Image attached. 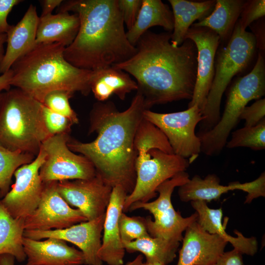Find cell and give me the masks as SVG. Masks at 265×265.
Returning <instances> with one entry per match:
<instances>
[{
	"mask_svg": "<svg viewBox=\"0 0 265 265\" xmlns=\"http://www.w3.org/2000/svg\"><path fill=\"white\" fill-rule=\"evenodd\" d=\"M171 32L146 31L127 61L112 65L132 76L147 109L157 105L192 99L197 79V50L186 39L171 43Z\"/></svg>",
	"mask_w": 265,
	"mask_h": 265,
	"instance_id": "6da1fadb",
	"label": "cell"
},
{
	"mask_svg": "<svg viewBox=\"0 0 265 265\" xmlns=\"http://www.w3.org/2000/svg\"><path fill=\"white\" fill-rule=\"evenodd\" d=\"M144 98L139 91L125 110L119 111L109 101L95 103L90 112L88 133H96L90 142L70 138L67 145L74 152L87 158L96 173L112 188L123 187L131 193L135 185L136 153L134 138L143 118Z\"/></svg>",
	"mask_w": 265,
	"mask_h": 265,
	"instance_id": "7a4b0ae2",
	"label": "cell"
},
{
	"mask_svg": "<svg viewBox=\"0 0 265 265\" xmlns=\"http://www.w3.org/2000/svg\"><path fill=\"white\" fill-rule=\"evenodd\" d=\"M56 11L79 17L78 34L64 52L74 66L95 71L125 62L135 53V46L127 39L117 0H63Z\"/></svg>",
	"mask_w": 265,
	"mask_h": 265,
	"instance_id": "3957f363",
	"label": "cell"
},
{
	"mask_svg": "<svg viewBox=\"0 0 265 265\" xmlns=\"http://www.w3.org/2000/svg\"><path fill=\"white\" fill-rule=\"evenodd\" d=\"M65 48L58 43L35 45L12 65L11 86L42 104L46 95L55 90L88 95L93 71L68 62L64 56Z\"/></svg>",
	"mask_w": 265,
	"mask_h": 265,
	"instance_id": "277c9868",
	"label": "cell"
},
{
	"mask_svg": "<svg viewBox=\"0 0 265 265\" xmlns=\"http://www.w3.org/2000/svg\"><path fill=\"white\" fill-rule=\"evenodd\" d=\"M134 147L136 180L132 191L125 200L124 212L135 202H147L155 198L159 185L186 171L190 164L187 159L174 153L164 133L144 118L137 129Z\"/></svg>",
	"mask_w": 265,
	"mask_h": 265,
	"instance_id": "5b68a950",
	"label": "cell"
},
{
	"mask_svg": "<svg viewBox=\"0 0 265 265\" xmlns=\"http://www.w3.org/2000/svg\"><path fill=\"white\" fill-rule=\"evenodd\" d=\"M42 105L19 88L4 91L0 105V146L36 157L42 143L52 136Z\"/></svg>",
	"mask_w": 265,
	"mask_h": 265,
	"instance_id": "8992f818",
	"label": "cell"
},
{
	"mask_svg": "<svg viewBox=\"0 0 265 265\" xmlns=\"http://www.w3.org/2000/svg\"><path fill=\"white\" fill-rule=\"evenodd\" d=\"M257 48L255 35L244 29L238 20L226 44L217 49L214 75L202 110L204 119L199 123L197 134L211 130L217 123L224 92L233 77L248 66Z\"/></svg>",
	"mask_w": 265,
	"mask_h": 265,
	"instance_id": "52a82bcc",
	"label": "cell"
},
{
	"mask_svg": "<svg viewBox=\"0 0 265 265\" xmlns=\"http://www.w3.org/2000/svg\"><path fill=\"white\" fill-rule=\"evenodd\" d=\"M189 179L187 172H180L158 186L156 192L159 196L155 200L135 202L130 207L129 212L143 209L153 215L154 220L149 216L145 218L147 229L151 237L180 242L183 239V233L196 221V212L188 217H184L175 211L171 202V196L175 188L184 185Z\"/></svg>",
	"mask_w": 265,
	"mask_h": 265,
	"instance_id": "ba28073f",
	"label": "cell"
},
{
	"mask_svg": "<svg viewBox=\"0 0 265 265\" xmlns=\"http://www.w3.org/2000/svg\"><path fill=\"white\" fill-rule=\"evenodd\" d=\"M143 117L164 133L175 155L187 159L190 164L196 159L201 153V141L195 130L204 119L197 105L184 111L168 113L146 109Z\"/></svg>",
	"mask_w": 265,
	"mask_h": 265,
	"instance_id": "9c48e42d",
	"label": "cell"
},
{
	"mask_svg": "<svg viewBox=\"0 0 265 265\" xmlns=\"http://www.w3.org/2000/svg\"><path fill=\"white\" fill-rule=\"evenodd\" d=\"M69 134L50 136L42 144L46 153L39 175L43 183L88 179L96 175L92 163L85 156L77 155L67 145Z\"/></svg>",
	"mask_w": 265,
	"mask_h": 265,
	"instance_id": "30bf717a",
	"label": "cell"
},
{
	"mask_svg": "<svg viewBox=\"0 0 265 265\" xmlns=\"http://www.w3.org/2000/svg\"><path fill=\"white\" fill-rule=\"evenodd\" d=\"M46 153L41 147L39 152L30 163L18 168L14 175L15 182L8 192L0 199L7 212L14 218L25 219L36 209L40 201L44 183L40 169Z\"/></svg>",
	"mask_w": 265,
	"mask_h": 265,
	"instance_id": "8fae6325",
	"label": "cell"
},
{
	"mask_svg": "<svg viewBox=\"0 0 265 265\" xmlns=\"http://www.w3.org/2000/svg\"><path fill=\"white\" fill-rule=\"evenodd\" d=\"M57 185L56 181L44 183L37 207L25 219V230L63 229L87 221L79 209L71 208L61 196Z\"/></svg>",
	"mask_w": 265,
	"mask_h": 265,
	"instance_id": "7c38bea8",
	"label": "cell"
},
{
	"mask_svg": "<svg viewBox=\"0 0 265 265\" xmlns=\"http://www.w3.org/2000/svg\"><path fill=\"white\" fill-rule=\"evenodd\" d=\"M57 187L65 201L78 208L87 221L106 213L113 188L97 173L88 179L57 182Z\"/></svg>",
	"mask_w": 265,
	"mask_h": 265,
	"instance_id": "4fadbf2b",
	"label": "cell"
},
{
	"mask_svg": "<svg viewBox=\"0 0 265 265\" xmlns=\"http://www.w3.org/2000/svg\"><path fill=\"white\" fill-rule=\"evenodd\" d=\"M105 217L106 213L95 219L63 229L25 230L23 236L35 240L53 238L70 242L78 246L83 253L85 265H103L98 252L102 243V232Z\"/></svg>",
	"mask_w": 265,
	"mask_h": 265,
	"instance_id": "5bb4252c",
	"label": "cell"
},
{
	"mask_svg": "<svg viewBox=\"0 0 265 265\" xmlns=\"http://www.w3.org/2000/svg\"><path fill=\"white\" fill-rule=\"evenodd\" d=\"M185 39L192 40L197 50V79L188 108L197 105L202 111L214 75L215 56L220 38L209 28L191 26Z\"/></svg>",
	"mask_w": 265,
	"mask_h": 265,
	"instance_id": "9a60e30c",
	"label": "cell"
},
{
	"mask_svg": "<svg viewBox=\"0 0 265 265\" xmlns=\"http://www.w3.org/2000/svg\"><path fill=\"white\" fill-rule=\"evenodd\" d=\"M241 190L247 193L244 203L265 195V180L260 176L256 180L245 183L232 182L227 186L220 184V179L215 174H209L202 179L194 175L184 185L179 186L178 194L182 201H202L206 203L219 199L221 196L230 190Z\"/></svg>",
	"mask_w": 265,
	"mask_h": 265,
	"instance_id": "2e32d148",
	"label": "cell"
},
{
	"mask_svg": "<svg viewBox=\"0 0 265 265\" xmlns=\"http://www.w3.org/2000/svg\"><path fill=\"white\" fill-rule=\"evenodd\" d=\"M185 231L177 265H210L225 252L228 242L205 231L196 221Z\"/></svg>",
	"mask_w": 265,
	"mask_h": 265,
	"instance_id": "e0dca14e",
	"label": "cell"
},
{
	"mask_svg": "<svg viewBox=\"0 0 265 265\" xmlns=\"http://www.w3.org/2000/svg\"><path fill=\"white\" fill-rule=\"evenodd\" d=\"M128 194L120 186L113 187L110 201L106 212L104 234L98 256L108 265H123L125 249L122 242L119 219L123 212Z\"/></svg>",
	"mask_w": 265,
	"mask_h": 265,
	"instance_id": "ac0fdd59",
	"label": "cell"
},
{
	"mask_svg": "<svg viewBox=\"0 0 265 265\" xmlns=\"http://www.w3.org/2000/svg\"><path fill=\"white\" fill-rule=\"evenodd\" d=\"M22 243L27 258L25 265L85 264L83 253L61 239L49 238L40 241L23 237Z\"/></svg>",
	"mask_w": 265,
	"mask_h": 265,
	"instance_id": "d6986e66",
	"label": "cell"
},
{
	"mask_svg": "<svg viewBox=\"0 0 265 265\" xmlns=\"http://www.w3.org/2000/svg\"><path fill=\"white\" fill-rule=\"evenodd\" d=\"M39 20L36 6L30 4L22 19L16 25L11 26L6 33L7 47L0 66V74L10 70L17 59L35 46Z\"/></svg>",
	"mask_w": 265,
	"mask_h": 265,
	"instance_id": "ffe728a7",
	"label": "cell"
},
{
	"mask_svg": "<svg viewBox=\"0 0 265 265\" xmlns=\"http://www.w3.org/2000/svg\"><path fill=\"white\" fill-rule=\"evenodd\" d=\"M191 205L197 213L196 221L205 231L219 236L242 255L254 256L257 253L258 242L255 238H246L237 230L234 231L236 237L226 233L225 226L222 223L221 208L211 209L206 202L202 201H191Z\"/></svg>",
	"mask_w": 265,
	"mask_h": 265,
	"instance_id": "44dd1931",
	"label": "cell"
},
{
	"mask_svg": "<svg viewBox=\"0 0 265 265\" xmlns=\"http://www.w3.org/2000/svg\"><path fill=\"white\" fill-rule=\"evenodd\" d=\"M80 26L79 17L74 13L64 11L39 17L35 44L58 43L67 47L75 40Z\"/></svg>",
	"mask_w": 265,
	"mask_h": 265,
	"instance_id": "7402d4cb",
	"label": "cell"
},
{
	"mask_svg": "<svg viewBox=\"0 0 265 265\" xmlns=\"http://www.w3.org/2000/svg\"><path fill=\"white\" fill-rule=\"evenodd\" d=\"M90 88L98 102H105L112 94L124 100L127 95L136 91L138 86L128 73L111 66L93 71Z\"/></svg>",
	"mask_w": 265,
	"mask_h": 265,
	"instance_id": "603a6c76",
	"label": "cell"
},
{
	"mask_svg": "<svg viewBox=\"0 0 265 265\" xmlns=\"http://www.w3.org/2000/svg\"><path fill=\"white\" fill-rule=\"evenodd\" d=\"M174 19L171 43L175 47L181 45L185 40L188 29L196 21H200L212 12L215 0L194 1L186 0H169Z\"/></svg>",
	"mask_w": 265,
	"mask_h": 265,
	"instance_id": "cb8c5ba5",
	"label": "cell"
},
{
	"mask_svg": "<svg viewBox=\"0 0 265 265\" xmlns=\"http://www.w3.org/2000/svg\"><path fill=\"white\" fill-rule=\"evenodd\" d=\"M155 26H161L167 32H172L174 27L172 11L160 0H142L134 24L126 32L128 41L135 46L140 37Z\"/></svg>",
	"mask_w": 265,
	"mask_h": 265,
	"instance_id": "d4e9b609",
	"label": "cell"
},
{
	"mask_svg": "<svg viewBox=\"0 0 265 265\" xmlns=\"http://www.w3.org/2000/svg\"><path fill=\"white\" fill-rule=\"evenodd\" d=\"M245 0H216L208 16L193 23L192 26L206 27L214 31L221 42L228 41L239 19Z\"/></svg>",
	"mask_w": 265,
	"mask_h": 265,
	"instance_id": "484cf974",
	"label": "cell"
},
{
	"mask_svg": "<svg viewBox=\"0 0 265 265\" xmlns=\"http://www.w3.org/2000/svg\"><path fill=\"white\" fill-rule=\"evenodd\" d=\"M25 219L14 218L0 201V255L9 254L19 262L26 258L22 243Z\"/></svg>",
	"mask_w": 265,
	"mask_h": 265,
	"instance_id": "4316f807",
	"label": "cell"
},
{
	"mask_svg": "<svg viewBox=\"0 0 265 265\" xmlns=\"http://www.w3.org/2000/svg\"><path fill=\"white\" fill-rule=\"evenodd\" d=\"M130 253L140 252L148 262H157L164 265L172 263L176 257L180 242L150 236L123 244Z\"/></svg>",
	"mask_w": 265,
	"mask_h": 265,
	"instance_id": "83f0119b",
	"label": "cell"
},
{
	"mask_svg": "<svg viewBox=\"0 0 265 265\" xmlns=\"http://www.w3.org/2000/svg\"><path fill=\"white\" fill-rule=\"evenodd\" d=\"M35 158L33 155L10 151L0 146V199L9 191L12 177L16 170L31 162Z\"/></svg>",
	"mask_w": 265,
	"mask_h": 265,
	"instance_id": "f1b7e54d",
	"label": "cell"
},
{
	"mask_svg": "<svg viewBox=\"0 0 265 265\" xmlns=\"http://www.w3.org/2000/svg\"><path fill=\"white\" fill-rule=\"evenodd\" d=\"M227 148L247 147L254 150L265 148V119L255 126L244 127L232 133Z\"/></svg>",
	"mask_w": 265,
	"mask_h": 265,
	"instance_id": "f546056e",
	"label": "cell"
},
{
	"mask_svg": "<svg viewBox=\"0 0 265 265\" xmlns=\"http://www.w3.org/2000/svg\"><path fill=\"white\" fill-rule=\"evenodd\" d=\"M119 227L123 244L150 236L145 218L143 217H131L122 212L119 219Z\"/></svg>",
	"mask_w": 265,
	"mask_h": 265,
	"instance_id": "4dcf8cb0",
	"label": "cell"
},
{
	"mask_svg": "<svg viewBox=\"0 0 265 265\" xmlns=\"http://www.w3.org/2000/svg\"><path fill=\"white\" fill-rule=\"evenodd\" d=\"M73 94L64 90H55L48 93L43 104L52 111L69 119L74 124L79 123V118L71 107L69 99Z\"/></svg>",
	"mask_w": 265,
	"mask_h": 265,
	"instance_id": "1f68e13d",
	"label": "cell"
},
{
	"mask_svg": "<svg viewBox=\"0 0 265 265\" xmlns=\"http://www.w3.org/2000/svg\"><path fill=\"white\" fill-rule=\"evenodd\" d=\"M44 120L48 131L53 136L59 134H69L74 125L67 117L56 113L42 105Z\"/></svg>",
	"mask_w": 265,
	"mask_h": 265,
	"instance_id": "d6a6232c",
	"label": "cell"
},
{
	"mask_svg": "<svg viewBox=\"0 0 265 265\" xmlns=\"http://www.w3.org/2000/svg\"><path fill=\"white\" fill-rule=\"evenodd\" d=\"M265 15V0H245L238 22L244 29Z\"/></svg>",
	"mask_w": 265,
	"mask_h": 265,
	"instance_id": "836d02e7",
	"label": "cell"
},
{
	"mask_svg": "<svg viewBox=\"0 0 265 265\" xmlns=\"http://www.w3.org/2000/svg\"><path fill=\"white\" fill-rule=\"evenodd\" d=\"M265 99L257 100L250 106H246L240 116V120H245V127L257 125L265 119Z\"/></svg>",
	"mask_w": 265,
	"mask_h": 265,
	"instance_id": "e575fe53",
	"label": "cell"
},
{
	"mask_svg": "<svg viewBox=\"0 0 265 265\" xmlns=\"http://www.w3.org/2000/svg\"><path fill=\"white\" fill-rule=\"evenodd\" d=\"M142 0H117L119 9L124 25L129 30L134 24L142 5Z\"/></svg>",
	"mask_w": 265,
	"mask_h": 265,
	"instance_id": "d590c367",
	"label": "cell"
},
{
	"mask_svg": "<svg viewBox=\"0 0 265 265\" xmlns=\"http://www.w3.org/2000/svg\"><path fill=\"white\" fill-rule=\"evenodd\" d=\"M21 0H0V33H6L11 27L7 16L12 8L22 2Z\"/></svg>",
	"mask_w": 265,
	"mask_h": 265,
	"instance_id": "8d00e7d4",
	"label": "cell"
},
{
	"mask_svg": "<svg viewBox=\"0 0 265 265\" xmlns=\"http://www.w3.org/2000/svg\"><path fill=\"white\" fill-rule=\"evenodd\" d=\"M210 265H243L242 254L233 249L224 252L216 261Z\"/></svg>",
	"mask_w": 265,
	"mask_h": 265,
	"instance_id": "74e56055",
	"label": "cell"
},
{
	"mask_svg": "<svg viewBox=\"0 0 265 265\" xmlns=\"http://www.w3.org/2000/svg\"><path fill=\"white\" fill-rule=\"evenodd\" d=\"M42 6V13L40 17H43L52 14L53 10L59 6L62 0H39Z\"/></svg>",
	"mask_w": 265,
	"mask_h": 265,
	"instance_id": "f35d334b",
	"label": "cell"
},
{
	"mask_svg": "<svg viewBox=\"0 0 265 265\" xmlns=\"http://www.w3.org/2000/svg\"><path fill=\"white\" fill-rule=\"evenodd\" d=\"M13 72L10 69L6 72L0 76V93L7 91L10 89V81L12 77Z\"/></svg>",
	"mask_w": 265,
	"mask_h": 265,
	"instance_id": "ab89813d",
	"label": "cell"
},
{
	"mask_svg": "<svg viewBox=\"0 0 265 265\" xmlns=\"http://www.w3.org/2000/svg\"><path fill=\"white\" fill-rule=\"evenodd\" d=\"M15 259L9 254L0 255V265H15Z\"/></svg>",
	"mask_w": 265,
	"mask_h": 265,
	"instance_id": "60d3db41",
	"label": "cell"
},
{
	"mask_svg": "<svg viewBox=\"0 0 265 265\" xmlns=\"http://www.w3.org/2000/svg\"><path fill=\"white\" fill-rule=\"evenodd\" d=\"M6 33H0V66L5 54L4 45L6 43Z\"/></svg>",
	"mask_w": 265,
	"mask_h": 265,
	"instance_id": "b9f144b4",
	"label": "cell"
},
{
	"mask_svg": "<svg viewBox=\"0 0 265 265\" xmlns=\"http://www.w3.org/2000/svg\"><path fill=\"white\" fill-rule=\"evenodd\" d=\"M143 256L139 255L132 261L127 263L126 265H140L143 262Z\"/></svg>",
	"mask_w": 265,
	"mask_h": 265,
	"instance_id": "7bdbcfd3",
	"label": "cell"
},
{
	"mask_svg": "<svg viewBox=\"0 0 265 265\" xmlns=\"http://www.w3.org/2000/svg\"><path fill=\"white\" fill-rule=\"evenodd\" d=\"M140 265H164L157 262H148L142 263Z\"/></svg>",
	"mask_w": 265,
	"mask_h": 265,
	"instance_id": "ee69618b",
	"label": "cell"
},
{
	"mask_svg": "<svg viewBox=\"0 0 265 265\" xmlns=\"http://www.w3.org/2000/svg\"><path fill=\"white\" fill-rule=\"evenodd\" d=\"M3 93L4 92L0 93V103L2 99L3 96Z\"/></svg>",
	"mask_w": 265,
	"mask_h": 265,
	"instance_id": "f6af8a7d",
	"label": "cell"
}]
</instances>
